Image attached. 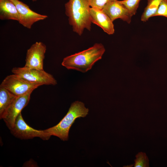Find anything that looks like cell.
Here are the masks:
<instances>
[{
    "label": "cell",
    "instance_id": "1",
    "mask_svg": "<svg viewBox=\"0 0 167 167\" xmlns=\"http://www.w3.org/2000/svg\"><path fill=\"white\" fill-rule=\"evenodd\" d=\"M65 7V14L74 32L81 36L84 29L91 30V7L88 0H69Z\"/></svg>",
    "mask_w": 167,
    "mask_h": 167
},
{
    "label": "cell",
    "instance_id": "2",
    "mask_svg": "<svg viewBox=\"0 0 167 167\" xmlns=\"http://www.w3.org/2000/svg\"><path fill=\"white\" fill-rule=\"evenodd\" d=\"M105 50L102 44L96 43L86 49L64 58L62 65L68 70L85 73L101 59Z\"/></svg>",
    "mask_w": 167,
    "mask_h": 167
},
{
    "label": "cell",
    "instance_id": "3",
    "mask_svg": "<svg viewBox=\"0 0 167 167\" xmlns=\"http://www.w3.org/2000/svg\"><path fill=\"white\" fill-rule=\"evenodd\" d=\"M88 112V109L85 107L84 103L75 101L71 104L67 113L57 124L45 131L50 137L54 135L63 141L67 140L69 130L75 120L78 118L85 117Z\"/></svg>",
    "mask_w": 167,
    "mask_h": 167
},
{
    "label": "cell",
    "instance_id": "4",
    "mask_svg": "<svg viewBox=\"0 0 167 167\" xmlns=\"http://www.w3.org/2000/svg\"><path fill=\"white\" fill-rule=\"evenodd\" d=\"M41 86L14 74L6 76L0 85L17 96L32 92L34 89Z\"/></svg>",
    "mask_w": 167,
    "mask_h": 167
},
{
    "label": "cell",
    "instance_id": "5",
    "mask_svg": "<svg viewBox=\"0 0 167 167\" xmlns=\"http://www.w3.org/2000/svg\"><path fill=\"white\" fill-rule=\"evenodd\" d=\"M12 72L21 77L28 81L42 85H55L57 81L54 76L44 69L31 68L24 66L15 67L11 70Z\"/></svg>",
    "mask_w": 167,
    "mask_h": 167
},
{
    "label": "cell",
    "instance_id": "6",
    "mask_svg": "<svg viewBox=\"0 0 167 167\" xmlns=\"http://www.w3.org/2000/svg\"><path fill=\"white\" fill-rule=\"evenodd\" d=\"M10 130L15 136L21 139L37 137L47 140L50 138L45 130H36L28 125L23 119L21 113L17 117L13 127Z\"/></svg>",
    "mask_w": 167,
    "mask_h": 167
},
{
    "label": "cell",
    "instance_id": "7",
    "mask_svg": "<svg viewBox=\"0 0 167 167\" xmlns=\"http://www.w3.org/2000/svg\"><path fill=\"white\" fill-rule=\"evenodd\" d=\"M46 46L43 42L37 41L27 51L24 66L39 70L43 69L44 60Z\"/></svg>",
    "mask_w": 167,
    "mask_h": 167
},
{
    "label": "cell",
    "instance_id": "8",
    "mask_svg": "<svg viewBox=\"0 0 167 167\" xmlns=\"http://www.w3.org/2000/svg\"><path fill=\"white\" fill-rule=\"evenodd\" d=\"M15 5L19 15V24L24 27L31 29L36 22L45 19L47 15H41L32 10L26 4L19 0H10Z\"/></svg>",
    "mask_w": 167,
    "mask_h": 167
},
{
    "label": "cell",
    "instance_id": "9",
    "mask_svg": "<svg viewBox=\"0 0 167 167\" xmlns=\"http://www.w3.org/2000/svg\"><path fill=\"white\" fill-rule=\"evenodd\" d=\"M32 93L17 96L4 114L2 119L10 130L13 127L17 116L29 103Z\"/></svg>",
    "mask_w": 167,
    "mask_h": 167
},
{
    "label": "cell",
    "instance_id": "10",
    "mask_svg": "<svg viewBox=\"0 0 167 167\" xmlns=\"http://www.w3.org/2000/svg\"><path fill=\"white\" fill-rule=\"evenodd\" d=\"M113 22L120 19L130 24L132 15L120 1L113 0L108 3L102 10Z\"/></svg>",
    "mask_w": 167,
    "mask_h": 167
},
{
    "label": "cell",
    "instance_id": "11",
    "mask_svg": "<svg viewBox=\"0 0 167 167\" xmlns=\"http://www.w3.org/2000/svg\"><path fill=\"white\" fill-rule=\"evenodd\" d=\"M90 12L92 23L100 27L108 35L114 33L115 30L113 22L102 10L91 7Z\"/></svg>",
    "mask_w": 167,
    "mask_h": 167
},
{
    "label": "cell",
    "instance_id": "12",
    "mask_svg": "<svg viewBox=\"0 0 167 167\" xmlns=\"http://www.w3.org/2000/svg\"><path fill=\"white\" fill-rule=\"evenodd\" d=\"M0 19L2 20H19V15L17 8L10 0H0Z\"/></svg>",
    "mask_w": 167,
    "mask_h": 167
},
{
    "label": "cell",
    "instance_id": "13",
    "mask_svg": "<svg viewBox=\"0 0 167 167\" xmlns=\"http://www.w3.org/2000/svg\"><path fill=\"white\" fill-rule=\"evenodd\" d=\"M17 96L0 86V118L2 119L6 111Z\"/></svg>",
    "mask_w": 167,
    "mask_h": 167
},
{
    "label": "cell",
    "instance_id": "14",
    "mask_svg": "<svg viewBox=\"0 0 167 167\" xmlns=\"http://www.w3.org/2000/svg\"><path fill=\"white\" fill-rule=\"evenodd\" d=\"M163 0H147V5L141 17V21L146 22L150 18L153 17Z\"/></svg>",
    "mask_w": 167,
    "mask_h": 167
},
{
    "label": "cell",
    "instance_id": "15",
    "mask_svg": "<svg viewBox=\"0 0 167 167\" xmlns=\"http://www.w3.org/2000/svg\"><path fill=\"white\" fill-rule=\"evenodd\" d=\"M136 159L134 160L135 167H149V161L146 153L142 152H139L135 156Z\"/></svg>",
    "mask_w": 167,
    "mask_h": 167
},
{
    "label": "cell",
    "instance_id": "16",
    "mask_svg": "<svg viewBox=\"0 0 167 167\" xmlns=\"http://www.w3.org/2000/svg\"><path fill=\"white\" fill-rule=\"evenodd\" d=\"M141 0H123L120 1V2L127 9L133 16L136 14Z\"/></svg>",
    "mask_w": 167,
    "mask_h": 167
},
{
    "label": "cell",
    "instance_id": "17",
    "mask_svg": "<svg viewBox=\"0 0 167 167\" xmlns=\"http://www.w3.org/2000/svg\"><path fill=\"white\" fill-rule=\"evenodd\" d=\"M113 0H88L90 7L94 9L102 10L109 2Z\"/></svg>",
    "mask_w": 167,
    "mask_h": 167
},
{
    "label": "cell",
    "instance_id": "18",
    "mask_svg": "<svg viewBox=\"0 0 167 167\" xmlns=\"http://www.w3.org/2000/svg\"><path fill=\"white\" fill-rule=\"evenodd\" d=\"M156 16H162L167 18V0H163L161 2L153 15Z\"/></svg>",
    "mask_w": 167,
    "mask_h": 167
},
{
    "label": "cell",
    "instance_id": "19",
    "mask_svg": "<svg viewBox=\"0 0 167 167\" xmlns=\"http://www.w3.org/2000/svg\"><path fill=\"white\" fill-rule=\"evenodd\" d=\"M33 2L36 1L37 0H31Z\"/></svg>",
    "mask_w": 167,
    "mask_h": 167
}]
</instances>
